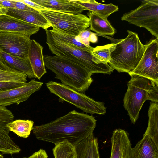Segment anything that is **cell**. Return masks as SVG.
Masks as SVG:
<instances>
[{"label":"cell","mask_w":158,"mask_h":158,"mask_svg":"<svg viewBox=\"0 0 158 158\" xmlns=\"http://www.w3.org/2000/svg\"><path fill=\"white\" fill-rule=\"evenodd\" d=\"M148 116V123L146 130L143 135L150 137L158 146V103L150 102Z\"/></svg>","instance_id":"cell-24"},{"label":"cell","mask_w":158,"mask_h":158,"mask_svg":"<svg viewBox=\"0 0 158 158\" xmlns=\"http://www.w3.org/2000/svg\"><path fill=\"white\" fill-rule=\"evenodd\" d=\"M72 0L83 7L85 10L94 13L106 19L112 13L118 11L119 9L118 6L112 3L103 4L94 0Z\"/></svg>","instance_id":"cell-20"},{"label":"cell","mask_w":158,"mask_h":158,"mask_svg":"<svg viewBox=\"0 0 158 158\" xmlns=\"http://www.w3.org/2000/svg\"><path fill=\"white\" fill-rule=\"evenodd\" d=\"M4 14L5 13H4L3 11L2 10L0 9V15Z\"/></svg>","instance_id":"cell-37"},{"label":"cell","mask_w":158,"mask_h":158,"mask_svg":"<svg viewBox=\"0 0 158 158\" xmlns=\"http://www.w3.org/2000/svg\"><path fill=\"white\" fill-rule=\"evenodd\" d=\"M5 14L37 26L45 30L51 26V24L40 11L21 10L9 8L4 10Z\"/></svg>","instance_id":"cell-16"},{"label":"cell","mask_w":158,"mask_h":158,"mask_svg":"<svg viewBox=\"0 0 158 158\" xmlns=\"http://www.w3.org/2000/svg\"><path fill=\"white\" fill-rule=\"evenodd\" d=\"M14 116L12 112L5 107L0 106V152L2 154L19 153V147L10 137V131L6 125L13 121Z\"/></svg>","instance_id":"cell-12"},{"label":"cell","mask_w":158,"mask_h":158,"mask_svg":"<svg viewBox=\"0 0 158 158\" xmlns=\"http://www.w3.org/2000/svg\"><path fill=\"white\" fill-rule=\"evenodd\" d=\"M131 158H158V146L148 135H143L131 151Z\"/></svg>","instance_id":"cell-19"},{"label":"cell","mask_w":158,"mask_h":158,"mask_svg":"<svg viewBox=\"0 0 158 158\" xmlns=\"http://www.w3.org/2000/svg\"><path fill=\"white\" fill-rule=\"evenodd\" d=\"M30 37L21 33L0 31V50L23 59L28 58Z\"/></svg>","instance_id":"cell-10"},{"label":"cell","mask_w":158,"mask_h":158,"mask_svg":"<svg viewBox=\"0 0 158 158\" xmlns=\"http://www.w3.org/2000/svg\"><path fill=\"white\" fill-rule=\"evenodd\" d=\"M110 158H131V144L128 134L121 129L114 130L111 138Z\"/></svg>","instance_id":"cell-13"},{"label":"cell","mask_w":158,"mask_h":158,"mask_svg":"<svg viewBox=\"0 0 158 158\" xmlns=\"http://www.w3.org/2000/svg\"><path fill=\"white\" fill-rule=\"evenodd\" d=\"M113 43L94 48L92 53L95 62L99 64H108L110 60V51Z\"/></svg>","instance_id":"cell-27"},{"label":"cell","mask_w":158,"mask_h":158,"mask_svg":"<svg viewBox=\"0 0 158 158\" xmlns=\"http://www.w3.org/2000/svg\"><path fill=\"white\" fill-rule=\"evenodd\" d=\"M55 158H76L74 147L67 141L55 144L53 149Z\"/></svg>","instance_id":"cell-26"},{"label":"cell","mask_w":158,"mask_h":158,"mask_svg":"<svg viewBox=\"0 0 158 158\" xmlns=\"http://www.w3.org/2000/svg\"><path fill=\"white\" fill-rule=\"evenodd\" d=\"M143 54L131 76L147 78L158 86V38L151 39L144 45Z\"/></svg>","instance_id":"cell-9"},{"label":"cell","mask_w":158,"mask_h":158,"mask_svg":"<svg viewBox=\"0 0 158 158\" xmlns=\"http://www.w3.org/2000/svg\"><path fill=\"white\" fill-rule=\"evenodd\" d=\"M48 156L45 150L40 149L34 153L28 158H48Z\"/></svg>","instance_id":"cell-35"},{"label":"cell","mask_w":158,"mask_h":158,"mask_svg":"<svg viewBox=\"0 0 158 158\" xmlns=\"http://www.w3.org/2000/svg\"><path fill=\"white\" fill-rule=\"evenodd\" d=\"M27 75L13 69L0 57V82L26 83Z\"/></svg>","instance_id":"cell-23"},{"label":"cell","mask_w":158,"mask_h":158,"mask_svg":"<svg viewBox=\"0 0 158 158\" xmlns=\"http://www.w3.org/2000/svg\"><path fill=\"white\" fill-rule=\"evenodd\" d=\"M26 83L11 82H0V91L6 90L18 87L24 85Z\"/></svg>","instance_id":"cell-29"},{"label":"cell","mask_w":158,"mask_h":158,"mask_svg":"<svg viewBox=\"0 0 158 158\" xmlns=\"http://www.w3.org/2000/svg\"><path fill=\"white\" fill-rule=\"evenodd\" d=\"M158 86L154 85L149 90L147 100L158 103Z\"/></svg>","instance_id":"cell-30"},{"label":"cell","mask_w":158,"mask_h":158,"mask_svg":"<svg viewBox=\"0 0 158 158\" xmlns=\"http://www.w3.org/2000/svg\"><path fill=\"white\" fill-rule=\"evenodd\" d=\"M95 117L74 110L48 123L35 126L33 132L38 140L55 144L67 141L73 146L93 133Z\"/></svg>","instance_id":"cell-1"},{"label":"cell","mask_w":158,"mask_h":158,"mask_svg":"<svg viewBox=\"0 0 158 158\" xmlns=\"http://www.w3.org/2000/svg\"><path fill=\"white\" fill-rule=\"evenodd\" d=\"M34 123L31 120L18 119L8 123L6 127L18 137L26 138L29 136L32 130Z\"/></svg>","instance_id":"cell-25"},{"label":"cell","mask_w":158,"mask_h":158,"mask_svg":"<svg viewBox=\"0 0 158 158\" xmlns=\"http://www.w3.org/2000/svg\"><path fill=\"white\" fill-rule=\"evenodd\" d=\"M43 83L32 79L22 86L0 91V106L5 107L27 101L34 93L38 91Z\"/></svg>","instance_id":"cell-11"},{"label":"cell","mask_w":158,"mask_h":158,"mask_svg":"<svg viewBox=\"0 0 158 158\" xmlns=\"http://www.w3.org/2000/svg\"><path fill=\"white\" fill-rule=\"evenodd\" d=\"M45 67L52 71L62 83L84 93L93 81V74L83 66L67 58L56 56H43Z\"/></svg>","instance_id":"cell-3"},{"label":"cell","mask_w":158,"mask_h":158,"mask_svg":"<svg viewBox=\"0 0 158 158\" xmlns=\"http://www.w3.org/2000/svg\"><path fill=\"white\" fill-rule=\"evenodd\" d=\"M43 48V46L35 40H31L28 58L36 78L39 80L47 72L44 60Z\"/></svg>","instance_id":"cell-15"},{"label":"cell","mask_w":158,"mask_h":158,"mask_svg":"<svg viewBox=\"0 0 158 158\" xmlns=\"http://www.w3.org/2000/svg\"><path fill=\"white\" fill-rule=\"evenodd\" d=\"M127 83V89L123 99V106L130 119L135 124L144 102L147 100L148 92L156 85L150 80L139 76H131Z\"/></svg>","instance_id":"cell-6"},{"label":"cell","mask_w":158,"mask_h":158,"mask_svg":"<svg viewBox=\"0 0 158 158\" xmlns=\"http://www.w3.org/2000/svg\"><path fill=\"white\" fill-rule=\"evenodd\" d=\"M50 31L56 37L64 42L84 48H90L93 47L83 43L78 36H75L69 35L53 29L50 30Z\"/></svg>","instance_id":"cell-28"},{"label":"cell","mask_w":158,"mask_h":158,"mask_svg":"<svg viewBox=\"0 0 158 158\" xmlns=\"http://www.w3.org/2000/svg\"><path fill=\"white\" fill-rule=\"evenodd\" d=\"M76 158H100L98 139L93 133L74 146Z\"/></svg>","instance_id":"cell-18"},{"label":"cell","mask_w":158,"mask_h":158,"mask_svg":"<svg viewBox=\"0 0 158 158\" xmlns=\"http://www.w3.org/2000/svg\"><path fill=\"white\" fill-rule=\"evenodd\" d=\"M87 15L90 21V29L97 35L113 36L115 33V29L107 19L89 11L87 13Z\"/></svg>","instance_id":"cell-22"},{"label":"cell","mask_w":158,"mask_h":158,"mask_svg":"<svg viewBox=\"0 0 158 158\" xmlns=\"http://www.w3.org/2000/svg\"><path fill=\"white\" fill-rule=\"evenodd\" d=\"M137 8L123 14L121 20L148 31L158 38V0H143Z\"/></svg>","instance_id":"cell-8"},{"label":"cell","mask_w":158,"mask_h":158,"mask_svg":"<svg viewBox=\"0 0 158 158\" xmlns=\"http://www.w3.org/2000/svg\"><path fill=\"white\" fill-rule=\"evenodd\" d=\"M92 33L89 30L86 29L81 32L78 36L83 43L87 45L90 46L89 39Z\"/></svg>","instance_id":"cell-32"},{"label":"cell","mask_w":158,"mask_h":158,"mask_svg":"<svg viewBox=\"0 0 158 158\" xmlns=\"http://www.w3.org/2000/svg\"><path fill=\"white\" fill-rule=\"evenodd\" d=\"M89 40L90 42L93 43H96L98 39L96 33L92 32L89 37Z\"/></svg>","instance_id":"cell-36"},{"label":"cell","mask_w":158,"mask_h":158,"mask_svg":"<svg viewBox=\"0 0 158 158\" xmlns=\"http://www.w3.org/2000/svg\"><path fill=\"white\" fill-rule=\"evenodd\" d=\"M0 57L14 70L26 74L30 79L36 78L28 58L23 59L1 50Z\"/></svg>","instance_id":"cell-21"},{"label":"cell","mask_w":158,"mask_h":158,"mask_svg":"<svg viewBox=\"0 0 158 158\" xmlns=\"http://www.w3.org/2000/svg\"><path fill=\"white\" fill-rule=\"evenodd\" d=\"M33 2L54 11L79 14L85 9L72 0H33Z\"/></svg>","instance_id":"cell-17"},{"label":"cell","mask_w":158,"mask_h":158,"mask_svg":"<svg viewBox=\"0 0 158 158\" xmlns=\"http://www.w3.org/2000/svg\"><path fill=\"white\" fill-rule=\"evenodd\" d=\"M13 2L14 5L15 9L23 11H37L21 2L20 0H13Z\"/></svg>","instance_id":"cell-31"},{"label":"cell","mask_w":158,"mask_h":158,"mask_svg":"<svg viewBox=\"0 0 158 158\" xmlns=\"http://www.w3.org/2000/svg\"><path fill=\"white\" fill-rule=\"evenodd\" d=\"M124 39H116L105 35H97L106 38L113 43L110 51V60L108 64L119 72L128 73L136 67L145 50L138 34L130 30Z\"/></svg>","instance_id":"cell-2"},{"label":"cell","mask_w":158,"mask_h":158,"mask_svg":"<svg viewBox=\"0 0 158 158\" xmlns=\"http://www.w3.org/2000/svg\"><path fill=\"white\" fill-rule=\"evenodd\" d=\"M46 85L51 93L59 98L60 102H67L83 112L92 115H103L106 112V108L103 102L96 101L84 93L79 92L62 83L52 81Z\"/></svg>","instance_id":"cell-5"},{"label":"cell","mask_w":158,"mask_h":158,"mask_svg":"<svg viewBox=\"0 0 158 158\" xmlns=\"http://www.w3.org/2000/svg\"><path fill=\"white\" fill-rule=\"evenodd\" d=\"M46 43L51 52L76 62L85 67L92 74L100 73L110 74L114 69L108 64H97L92 53L94 48H84L64 42L50 31L45 30Z\"/></svg>","instance_id":"cell-4"},{"label":"cell","mask_w":158,"mask_h":158,"mask_svg":"<svg viewBox=\"0 0 158 158\" xmlns=\"http://www.w3.org/2000/svg\"><path fill=\"white\" fill-rule=\"evenodd\" d=\"M40 27L5 14L0 15V31L21 33L29 36L36 33Z\"/></svg>","instance_id":"cell-14"},{"label":"cell","mask_w":158,"mask_h":158,"mask_svg":"<svg viewBox=\"0 0 158 158\" xmlns=\"http://www.w3.org/2000/svg\"><path fill=\"white\" fill-rule=\"evenodd\" d=\"M0 158H3V156L1 154H0Z\"/></svg>","instance_id":"cell-38"},{"label":"cell","mask_w":158,"mask_h":158,"mask_svg":"<svg viewBox=\"0 0 158 158\" xmlns=\"http://www.w3.org/2000/svg\"><path fill=\"white\" fill-rule=\"evenodd\" d=\"M53 29L77 36L90 26L89 18L83 14H74L53 10L40 11Z\"/></svg>","instance_id":"cell-7"},{"label":"cell","mask_w":158,"mask_h":158,"mask_svg":"<svg viewBox=\"0 0 158 158\" xmlns=\"http://www.w3.org/2000/svg\"><path fill=\"white\" fill-rule=\"evenodd\" d=\"M9 8H14L13 0H0V9L4 12V10Z\"/></svg>","instance_id":"cell-34"},{"label":"cell","mask_w":158,"mask_h":158,"mask_svg":"<svg viewBox=\"0 0 158 158\" xmlns=\"http://www.w3.org/2000/svg\"><path fill=\"white\" fill-rule=\"evenodd\" d=\"M21 2L30 6L35 10L39 11L44 10H51L45 8L37 3L33 2L32 0H20Z\"/></svg>","instance_id":"cell-33"},{"label":"cell","mask_w":158,"mask_h":158,"mask_svg":"<svg viewBox=\"0 0 158 158\" xmlns=\"http://www.w3.org/2000/svg\"><path fill=\"white\" fill-rule=\"evenodd\" d=\"M26 158V157H25V158Z\"/></svg>","instance_id":"cell-39"}]
</instances>
